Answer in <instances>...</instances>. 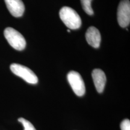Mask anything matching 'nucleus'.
Masks as SVG:
<instances>
[{
    "label": "nucleus",
    "mask_w": 130,
    "mask_h": 130,
    "mask_svg": "<svg viewBox=\"0 0 130 130\" xmlns=\"http://www.w3.org/2000/svg\"><path fill=\"white\" fill-rule=\"evenodd\" d=\"M18 121L22 123L24 128V130H36L33 125L30 122H29L25 119L21 118L18 119Z\"/></svg>",
    "instance_id": "9d476101"
},
{
    "label": "nucleus",
    "mask_w": 130,
    "mask_h": 130,
    "mask_svg": "<svg viewBox=\"0 0 130 130\" xmlns=\"http://www.w3.org/2000/svg\"><path fill=\"white\" fill-rule=\"evenodd\" d=\"M86 39L87 43L95 48L100 47L101 37L99 30L95 27H90L86 33Z\"/></svg>",
    "instance_id": "0eeeda50"
},
{
    "label": "nucleus",
    "mask_w": 130,
    "mask_h": 130,
    "mask_svg": "<svg viewBox=\"0 0 130 130\" xmlns=\"http://www.w3.org/2000/svg\"><path fill=\"white\" fill-rule=\"evenodd\" d=\"M121 130H130V121L129 119H125L121 122Z\"/></svg>",
    "instance_id": "9b49d317"
},
{
    "label": "nucleus",
    "mask_w": 130,
    "mask_h": 130,
    "mask_svg": "<svg viewBox=\"0 0 130 130\" xmlns=\"http://www.w3.org/2000/svg\"><path fill=\"white\" fill-rule=\"evenodd\" d=\"M10 69L14 75L22 78L28 83L35 84L38 82V78L30 69L23 65L13 63L10 65Z\"/></svg>",
    "instance_id": "7ed1b4c3"
},
{
    "label": "nucleus",
    "mask_w": 130,
    "mask_h": 130,
    "mask_svg": "<svg viewBox=\"0 0 130 130\" xmlns=\"http://www.w3.org/2000/svg\"><path fill=\"white\" fill-rule=\"evenodd\" d=\"M4 1L12 16L19 18L23 15L25 11V6L22 0H4Z\"/></svg>",
    "instance_id": "423d86ee"
},
{
    "label": "nucleus",
    "mask_w": 130,
    "mask_h": 130,
    "mask_svg": "<svg viewBox=\"0 0 130 130\" xmlns=\"http://www.w3.org/2000/svg\"><path fill=\"white\" fill-rule=\"evenodd\" d=\"M5 38L11 46L18 51H22L25 49L26 41L25 38L20 32L12 27H7L4 30Z\"/></svg>",
    "instance_id": "f03ea898"
},
{
    "label": "nucleus",
    "mask_w": 130,
    "mask_h": 130,
    "mask_svg": "<svg viewBox=\"0 0 130 130\" xmlns=\"http://www.w3.org/2000/svg\"><path fill=\"white\" fill-rule=\"evenodd\" d=\"M68 80L75 93L78 96H82L86 92L85 84L81 75L75 71L68 73Z\"/></svg>",
    "instance_id": "20e7f679"
},
{
    "label": "nucleus",
    "mask_w": 130,
    "mask_h": 130,
    "mask_svg": "<svg viewBox=\"0 0 130 130\" xmlns=\"http://www.w3.org/2000/svg\"><path fill=\"white\" fill-rule=\"evenodd\" d=\"M92 0H81L83 9L86 13L89 15H92L93 14V11L91 6V3Z\"/></svg>",
    "instance_id": "1a4fd4ad"
},
{
    "label": "nucleus",
    "mask_w": 130,
    "mask_h": 130,
    "mask_svg": "<svg viewBox=\"0 0 130 130\" xmlns=\"http://www.w3.org/2000/svg\"><path fill=\"white\" fill-rule=\"evenodd\" d=\"M61 20L68 28L72 30L78 29L81 27L80 16L75 10L69 7H63L60 10Z\"/></svg>",
    "instance_id": "f257e3e1"
},
{
    "label": "nucleus",
    "mask_w": 130,
    "mask_h": 130,
    "mask_svg": "<svg viewBox=\"0 0 130 130\" xmlns=\"http://www.w3.org/2000/svg\"><path fill=\"white\" fill-rule=\"evenodd\" d=\"M118 21L119 25L125 28L130 23V2L129 0H122L118 9Z\"/></svg>",
    "instance_id": "39448f33"
},
{
    "label": "nucleus",
    "mask_w": 130,
    "mask_h": 130,
    "mask_svg": "<svg viewBox=\"0 0 130 130\" xmlns=\"http://www.w3.org/2000/svg\"><path fill=\"white\" fill-rule=\"evenodd\" d=\"M68 32H71V31H70V30H68Z\"/></svg>",
    "instance_id": "f8f14e48"
},
{
    "label": "nucleus",
    "mask_w": 130,
    "mask_h": 130,
    "mask_svg": "<svg viewBox=\"0 0 130 130\" xmlns=\"http://www.w3.org/2000/svg\"><path fill=\"white\" fill-rule=\"evenodd\" d=\"M92 78L96 89L99 93H102L106 83V76L103 71L100 69H95L92 72Z\"/></svg>",
    "instance_id": "6e6552de"
}]
</instances>
